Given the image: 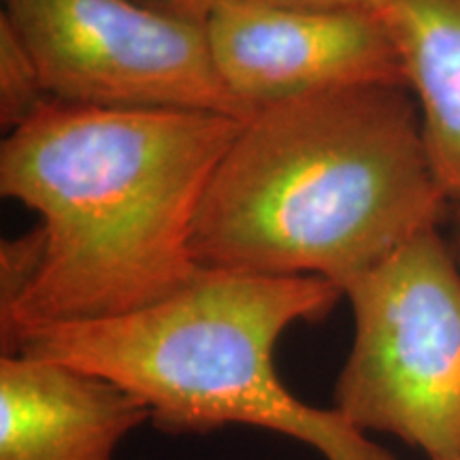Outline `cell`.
I'll list each match as a JSON object with an SVG mask.
<instances>
[{
  "label": "cell",
  "mask_w": 460,
  "mask_h": 460,
  "mask_svg": "<svg viewBox=\"0 0 460 460\" xmlns=\"http://www.w3.org/2000/svg\"><path fill=\"white\" fill-rule=\"evenodd\" d=\"M241 118L51 99L0 147V192L39 214L37 279L0 314V341L43 324L124 315L199 273L200 200Z\"/></svg>",
  "instance_id": "cell-1"
},
{
  "label": "cell",
  "mask_w": 460,
  "mask_h": 460,
  "mask_svg": "<svg viewBox=\"0 0 460 460\" xmlns=\"http://www.w3.org/2000/svg\"><path fill=\"white\" fill-rule=\"evenodd\" d=\"M450 200L407 88H354L254 109L200 200V269L322 278L345 290Z\"/></svg>",
  "instance_id": "cell-2"
},
{
  "label": "cell",
  "mask_w": 460,
  "mask_h": 460,
  "mask_svg": "<svg viewBox=\"0 0 460 460\" xmlns=\"http://www.w3.org/2000/svg\"><path fill=\"white\" fill-rule=\"evenodd\" d=\"M343 290L322 278L199 269L163 301L105 320L17 331L3 354L66 362L130 390L169 435L233 424L288 435L326 460H396L335 407L307 405L275 371L273 352L296 322L326 320Z\"/></svg>",
  "instance_id": "cell-3"
},
{
  "label": "cell",
  "mask_w": 460,
  "mask_h": 460,
  "mask_svg": "<svg viewBox=\"0 0 460 460\" xmlns=\"http://www.w3.org/2000/svg\"><path fill=\"white\" fill-rule=\"evenodd\" d=\"M354 343L335 410L367 433L460 458V264L439 228L418 234L343 290Z\"/></svg>",
  "instance_id": "cell-4"
},
{
  "label": "cell",
  "mask_w": 460,
  "mask_h": 460,
  "mask_svg": "<svg viewBox=\"0 0 460 460\" xmlns=\"http://www.w3.org/2000/svg\"><path fill=\"white\" fill-rule=\"evenodd\" d=\"M54 101L247 118L222 84L207 24L132 0H3Z\"/></svg>",
  "instance_id": "cell-5"
},
{
  "label": "cell",
  "mask_w": 460,
  "mask_h": 460,
  "mask_svg": "<svg viewBox=\"0 0 460 460\" xmlns=\"http://www.w3.org/2000/svg\"><path fill=\"white\" fill-rule=\"evenodd\" d=\"M207 39L222 84L247 115L326 92L407 88L399 45L379 13L220 0Z\"/></svg>",
  "instance_id": "cell-6"
},
{
  "label": "cell",
  "mask_w": 460,
  "mask_h": 460,
  "mask_svg": "<svg viewBox=\"0 0 460 460\" xmlns=\"http://www.w3.org/2000/svg\"><path fill=\"white\" fill-rule=\"evenodd\" d=\"M146 422L149 407L111 379L34 356L0 358V460H115Z\"/></svg>",
  "instance_id": "cell-7"
},
{
  "label": "cell",
  "mask_w": 460,
  "mask_h": 460,
  "mask_svg": "<svg viewBox=\"0 0 460 460\" xmlns=\"http://www.w3.org/2000/svg\"><path fill=\"white\" fill-rule=\"evenodd\" d=\"M450 205H460V0H394L386 13Z\"/></svg>",
  "instance_id": "cell-8"
},
{
  "label": "cell",
  "mask_w": 460,
  "mask_h": 460,
  "mask_svg": "<svg viewBox=\"0 0 460 460\" xmlns=\"http://www.w3.org/2000/svg\"><path fill=\"white\" fill-rule=\"evenodd\" d=\"M51 101L31 51L0 15V124L11 132Z\"/></svg>",
  "instance_id": "cell-9"
},
{
  "label": "cell",
  "mask_w": 460,
  "mask_h": 460,
  "mask_svg": "<svg viewBox=\"0 0 460 460\" xmlns=\"http://www.w3.org/2000/svg\"><path fill=\"white\" fill-rule=\"evenodd\" d=\"M43 262V234L39 226L0 245V314L9 312L37 279Z\"/></svg>",
  "instance_id": "cell-10"
},
{
  "label": "cell",
  "mask_w": 460,
  "mask_h": 460,
  "mask_svg": "<svg viewBox=\"0 0 460 460\" xmlns=\"http://www.w3.org/2000/svg\"><path fill=\"white\" fill-rule=\"evenodd\" d=\"M237 3L264 4L278 9L305 11H358V13L386 15L394 0H237Z\"/></svg>",
  "instance_id": "cell-11"
},
{
  "label": "cell",
  "mask_w": 460,
  "mask_h": 460,
  "mask_svg": "<svg viewBox=\"0 0 460 460\" xmlns=\"http://www.w3.org/2000/svg\"><path fill=\"white\" fill-rule=\"evenodd\" d=\"M132 3L156 11V13L177 17V20L207 24V17L220 0H132Z\"/></svg>",
  "instance_id": "cell-12"
},
{
  "label": "cell",
  "mask_w": 460,
  "mask_h": 460,
  "mask_svg": "<svg viewBox=\"0 0 460 460\" xmlns=\"http://www.w3.org/2000/svg\"><path fill=\"white\" fill-rule=\"evenodd\" d=\"M450 216H452V228H454V245L460 256V205H450Z\"/></svg>",
  "instance_id": "cell-13"
},
{
  "label": "cell",
  "mask_w": 460,
  "mask_h": 460,
  "mask_svg": "<svg viewBox=\"0 0 460 460\" xmlns=\"http://www.w3.org/2000/svg\"><path fill=\"white\" fill-rule=\"evenodd\" d=\"M454 460H460V458H454Z\"/></svg>",
  "instance_id": "cell-14"
}]
</instances>
